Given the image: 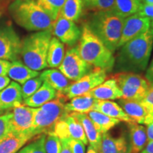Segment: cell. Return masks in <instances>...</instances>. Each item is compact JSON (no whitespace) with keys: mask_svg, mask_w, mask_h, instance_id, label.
<instances>
[{"mask_svg":"<svg viewBox=\"0 0 153 153\" xmlns=\"http://www.w3.org/2000/svg\"><path fill=\"white\" fill-rule=\"evenodd\" d=\"M140 153H153V141L148 142Z\"/></svg>","mask_w":153,"mask_h":153,"instance_id":"46","label":"cell"},{"mask_svg":"<svg viewBox=\"0 0 153 153\" xmlns=\"http://www.w3.org/2000/svg\"><path fill=\"white\" fill-rule=\"evenodd\" d=\"M77 47L82 59L94 68H99L106 72H111L114 70V53L91 31L86 24L82 26Z\"/></svg>","mask_w":153,"mask_h":153,"instance_id":"3","label":"cell"},{"mask_svg":"<svg viewBox=\"0 0 153 153\" xmlns=\"http://www.w3.org/2000/svg\"><path fill=\"white\" fill-rule=\"evenodd\" d=\"M65 55L64 43L56 37H52L49 44L47 63L49 68H59Z\"/></svg>","mask_w":153,"mask_h":153,"instance_id":"26","label":"cell"},{"mask_svg":"<svg viewBox=\"0 0 153 153\" xmlns=\"http://www.w3.org/2000/svg\"><path fill=\"white\" fill-rule=\"evenodd\" d=\"M84 8L94 12L114 11L115 0H83Z\"/></svg>","mask_w":153,"mask_h":153,"instance_id":"32","label":"cell"},{"mask_svg":"<svg viewBox=\"0 0 153 153\" xmlns=\"http://www.w3.org/2000/svg\"><path fill=\"white\" fill-rule=\"evenodd\" d=\"M150 31L151 33H153V20L150 21Z\"/></svg>","mask_w":153,"mask_h":153,"instance_id":"50","label":"cell"},{"mask_svg":"<svg viewBox=\"0 0 153 153\" xmlns=\"http://www.w3.org/2000/svg\"><path fill=\"white\" fill-rule=\"evenodd\" d=\"M153 48V33L150 30L119 48L114 69L117 72L138 73L146 70Z\"/></svg>","mask_w":153,"mask_h":153,"instance_id":"1","label":"cell"},{"mask_svg":"<svg viewBox=\"0 0 153 153\" xmlns=\"http://www.w3.org/2000/svg\"><path fill=\"white\" fill-rule=\"evenodd\" d=\"M87 153H98V152H97V151L95 150L92 147L90 146V145H89V147H88L87 148Z\"/></svg>","mask_w":153,"mask_h":153,"instance_id":"48","label":"cell"},{"mask_svg":"<svg viewBox=\"0 0 153 153\" xmlns=\"http://www.w3.org/2000/svg\"><path fill=\"white\" fill-rule=\"evenodd\" d=\"M45 138H46V135L45 134H42V135H38L37 139L32 143L33 147L30 153H46L45 148Z\"/></svg>","mask_w":153,"mask_h":153,"instance_id":"36","label":"cell"},{"mask_svg":"<svg viewBox=\"0 0 153 153\" xmlns=\"http://www.w3.org/2000/svg\"><path fill=\"white\" fill-rule=\"evenodd\" d=\"M10 78L7 76H0V91L4 89L10 83Z\"/></svg>","mask_w":153,"mask_h":153,"instance_id":"43","label":"cell"},{"mask_svg":"<svg viewBox=\"0 0 153 153\" xmlns=\"http://www.w3.org/2000/svg\"><path fill=\"white\" fill-rule=\"evenodd\" d=\"M28 140L27 137L10 133L0 142V153H16Z\"/></svg>","mask_w":153,"mask_h":153,"instance_id":"28","label":"cell"},{"mask_svg":"<svg viewBox=\"0 0 153 153\" xmlns=\"http://www.w3.org/2000/svg\"><path fill=\"white\" fill-rule=\"evenodd\" d=\"M61 151L60 153H72L65 140H60Z\"/></svg>","mask_w":153,"mask_h":153,"instance_id":"44","label":"cell"},{"mask_svg":"<svg viewBox=\"0 0 153 153\" xmlns=\"http://www.w3.org/2000/svg\"><path fill=\"white\" fill-rule=\"evenodd\" d=\"M11 1L12 0H0V11L4 12L8 9L9 4L11 3Z\"/></svg>","mask_w":153,"mask_h":153,"instance_id":"45","label":"cell"},{"mask_svg":"<svg viewBox=\"0 0 153 153\" xmlns=\"http://www.w3.org/2000/svg\"><path fill=\"white\" fill-rule=\"evenodd\" d=\"M52 34L68 47L77 45L82 35V29L72 21L58 15L52 26Z\"/></svg>","mask_w":153,"mask_h":153,"instance_id":"13","label":"cell"},{"mask_svg":"<svg viewBox=\"0 0 153 153\" xmlns=\"http://www.w3.org/2000/svg\"><path fill=\"white\" fill-rule=\"evenodd\" d=\"M66 101L62 94L57 93L53 100L36 108L31 132L33 138L42 134L53 133L55 123L68 113L65 109Z\"/></svg>","mask_w":153,"mask_h":153,"instance_id":"6","label":"cell"},{"mask_svg":"<svg viewBox=\"0 0 153 153\" xmlns=\"http://www.w3.org/2000/svg\"><path fill=\"white\" fill-rule=\"evenodd\" d=\"M129 128V152L140 153L148 143L146 128L135 122L128 123Z\"/></svg>","mask_w":153,"mask_h":153,"instance_id":"19","label":"cell"},{"mask_svg":"<svg viewBox=\"0 0 153 153\" xmlns=\"http://www.w3.org/2000/svg\"><path fill=\"white\" fill-rule=\"evenodd\" d=\"M84 9L83 0H66L59 14L68 20L77 22L82 16Z\"/></svg>","mask_w":153,"mask_h":153,"instance_id":"29","label":"cell"},{"mask_svg":"<svg viewBox=\"0 0 153 153\" xmlns=\"http://www.w3.org/2000/svg\"><path fill=\"white\" fill-rule=\"evenodd\" d=\"M72 153H85V146L82 141L74 139L65 140Z\"/></svg>","mask_w":153,"mask_h":153,"instance_id":"37","label":"cell"},{"mask_svg":"<svg viewBox=\"0 0 153 153\" xmlns=\"http://www.w3.org/2000/svg\"><path fill=\"white\" fill-rule=\"evenodd\" d=\"M57 91L43 82L41 87L28 98L24 99L23 104L31 108H38L56 98Z\"/></svg>","mask_w":153,"mask_h":153,"instance_id":"20","label":"cell"},{"mask_svg":"<svg viewBox=\"0 0 153 153\" xmlns=\"http://www.w3.org/2000/svg\"><path fill=\"white\" fill-rule=\"evenodd\" d=\"M23 104L22 87L16 82H10L0 91V111H10L15 107Z\"/></svg>","mask_w":153,"mask_h":153,"instance_id":"16","label":"cell"},{"mask_svg":"<svg viewBox=\"0 0 153 153\" xmlns=\"http://www.w3.org/2000/svg\"><path fill=\"white\" fill-rule=\"evenodd\" d=\"M121 91L122 99L141 101L151 87L142 74L131 72H117L111 76Z\"/></svg>","mask_w":153,"mask_h":153,"instance_id":"7","label":"cell"},{"mask_svg":"<svg viewBox=\"0 0 153 153\" xmlns=\"http://www.w3.org/2000/svg\"><path fill=\"white\" fill-rule=\"evenodd\" d=\"M150 24V19L137 13L124 19L118 49L128 41L149 30Z\"/></svg>","mask_w":153,"mask_h":153,"instance_id":"14","label":"cell"},{"mask_svg":"<svg viewBox=\"0 0 153 153\" xmlns=\"http://www.w3.org/2000/svg\"><path fill=\"white\" fill-rule=\"evenodd\" d=\"M32 147H33V144L30 143L29 145H26V147H24V148H22V150H20V151H19L17 153H30L32 150Z\"/></svg>","mask_w":153,"mask_h":153,"instance_id":"47","label":"cell"},{"mask_svg":"<svg viewBox=\"0 0 153 153\" xmlns=\"http://www.w3.org/2000/svg\"><path fill=\"white\" fill-rule=\"evenodd\" d=\"M65 1L66 0H36L38 4L53 22L56 20Z\"/></svg>","mask_w":153,"mask_h":153,"instance_id":"31","label":"cell"},{"mask_svg":"<svg viewBox=\"0 0 153 153\" xmlns=\"http://www.w3.org/2000/svg\"><path fill=\"white\" fill-rule=\"evenodd\" d=\"M98 153H128L129 143L125 136L112 137L108 133L101 135Z\"/></svg>","mask_w":153,"mask_h":153,"instance_id":"18","label":"cell"},{"mask_svg":"<svg viewBox=\"0 0 153 153\" xmlns=\"http://www.w3.org/2000/svg\"><path fill=\"white\" fill-rule=\"evenodd\" d=\"M43 82H46L57 91L62 93L72 82L68 79L59 70L49 69L45 70L39 74Z\"/></svg>","mask_w":153,"mask_h":153,"instance_id":"25","label":"cell"},{"mask_svg":"<svg viewBox=\"0 0 153 153\" xmlns=\"http://www.w3.org/2000/svg\"><path fill=\"white\" fill-rule=\"evenodd\" d=\"M124 19L114 11H99L91 15L85 24L94 35L114 53L118 49Z\"/></svg>","mask_w":153,"mask_h":153,"instance_id":"4","label":"cell"},{"mask_svg":"<svg viewBox=\"0 0 153 153\" xmlns=\"http://www.w3.org/2000/svg\"><path fill=\"white\" fill-rule=\"evenodd\" d=\"M107 78V72L99 68H94L92 71L86 74L81 79L72 82L70 86L62 91L67 101L89 92L94 88L103 83Z\"/></svg>","mask_w":153,"mask_h":153,"instance_id":"9","label":"cell"},{"mask_svg":"<svg viewBox=\"0 0 153 153\" xmlns=\"http://www.w3.org/2000/svg\"><path fill=\"white\" fill-rule=\"evenodd\" d=\"M118 104L135 123L147 126L153 120V111L140 101L121 98L118 99Z\"/></svg>","mask_w":153,"mask_h":153,"instance_id":"15","label":"cell"},{"mask_svg":"<svg viewBox=\"0 0 153 153\" xmlns=\"http://www.w3.org/2000/svg\"><path fill=\"white\" fill-rule=\"evenodd\" d=\"M11 65L10 61L0 59V76H7L9 67Z\"/></svg>","mask_w":153,"mask_h":153,"instance_id":"40","label":"cell"},{"mask_svg":"<svg viewBox=\"0 0 153 153\" xmlns=\"http://www.w3.org/2000/svg\"><path fill=\"white\" fill-rule=\"evenodd\" d=\"M143 3L148 4H153V0H143Z\"/></svg>","mask_w":153,"mask_h":153,"instance_id":"49","label":"cell"},{"mask_svg":"<svg viewBox=\"0 0 153 153\" xmlns=\"http://www.w3.org/2000/svg\"><path fill=\"white\" fill-rule=\"evenodd\" d=\"M52 36V30L47 29L28 35L22 41L20 55L28 68L37 72L48 68L47 55Z\"/></svg>","mask_w":153,"mask_h":153,"instance_id":"5","label":"cell"},{"mask_svg":"<svg viewBox=\"0 0 153 153\" xmlns=\"http://www.w3.org/2000/svg\"><path fill=\"white\" fill-rule=\"evenodd\" d=\"M94 111L102 113L111 118L118 120L119 121L126 122L127 123L134 122L126 114L118 103L111 100H99Z\"/></svg>","mask_w":153,"mask_h":153,"instance_id":"23","label":"cell"},{"mask_svg":"<svg viewBox=\"0 0 153 153\" xmlns=\"http://www.w3.org/2000/svg\"><path fill=\"white\" fill-rule=\"evenodd\" d=\"M59 70L72 82L81 79L94 70V67L80 56L77 45L68 48Z\"/></svg>","mask_w":153,"mask_h":153,"instance_id":"8","label":"cell"},{"mask_svg":"<svg viewBox=\"0 0 153 153\" xmlns=\"http://www.w3.org/2000/svg\"><path fill=\"white\" fill-rule=\"evenodd\" d=\"M145 77L148 80L150 87H153V59L151 61V63L150 65H149L148 68L147 69Z\"/></svg>","mask_w":153,"mask_h":153,"instance_id":"41","label":"cell"},{"mask_svg":"<svg viewBox=\"0 0 153 153\" xmlns=\"http://www.w3.org/2000/svg\"><path fill=\"white\" fill-rule=\"evenodd\" d=\"M7 74L9 77L14 82L24 85L28 79L39 76L40 73L28 68L24 62L18 59L12 61L11 63Z\"/></svg>","mask_w":153,"mask_h":153,"instance_id":"24","label":"cell"},{"mask_svg":"<svg viewBox=\"0 0 153 153\" xmlns=\"http://www.w3.org/2000/svg\"><path fill=\"white\" fill-rule=\"evenodd\" d=\"M137 14L141 15L142 16L146 17L150 21L153 20V4L142 3Z\"/></svg>","mask_w":153,"mask_h":153,"instance_id":"38","label":"cell"},{"mask_svg":"<svg viewBox=\"0 0 153 153\" xmlns=\"http://www.w3.org/2000/svg\"><path fill=\"white\" fill-rule=\"evenodd\" d=\"M53 133L60 140H78L85 145H88L87 138L81 123L69 113H66L55 123Z\"/></svg>","mask_w":153,"mask_h":153,"instance_id":"12","label":"cell"},{"mask_svg":"<svg viewBox=\"0 0 153 153\" xmlns=\"http://www.w3.org/2000/svg\"><path fill=\"white\" fill-rule=\"evenodd\" d=\"M22 50V41L11 25L0 26V59L18 60Z\"/></svg>","mask_w":153,"mask_h":153,"instance_id":"10","label":"cell"},{"mask_svg":"<svg viewBox=\"0 0 153 153\" xmlns=\"http://www.w3.org/2000/svg\"><path fill=\"white\" fill-rule=\"evenodd\" d=\"M8 9L14 22L28 31L51 29L54 23L35 0H14Z\"/></svg>","mask_w":153,"mask_h":153,"instance_id":"2","label":"cell"},{"mask_svg":"<svg viewBox=\"0 0 153 153\" xmlns=\"http://www.w3.org/2000/svg\"><path fill=\"white\" fill-rule=\"evenodd\" d=\"M2 113H4V112H2V111H0V114H2Z\"/></svg>","mask_w":153,"mask_h":153,"instance_id":"53","label":"cell"},{"mask_svg":"<svg viewBox=\"0 0 153 153\" xmlns=\"http://www.w3.org/2000/svg\"><path fill=\"white\" fill-rule=\"evenodd\" d=\"M140 101L149 109L153 111V87L150 88L148 93Z\"/></svg>","mask_w":153,"mask_h":153,"instance_id":"39","label":"cell"},{"mask_svg":"<svg viewBox=\"0 0 153 153\" xmlns=\"http://www.w3.org/2000/svg\"><path fill=\"white\" fill-rule=\"evenodd\" d=\"M4 12H3V11H0V17H1V16H2V15H3V14H4Z\"/></svg>","mask_w":153,"mask_h":153,"instance_id":"51","label":"cell"},{"mask_svg":"<svg viewBox=\"0 0 153 153\" xmlns=\"http://www.w3.org/2000/svg\"><path fill=\"white\" fill-rule=\"evenodd\" d=\"M87 93L98 100H116L123 97L117 82L112 77L105 80L103 83Z\"/></svg>","mask_w":153,"mask_h":153,"instance_id":"17","label":"cell"},{"mask_svg":"<svg viewBox=\"0 0 153 153\" xmlns=\"http://www.w3.org/2000/svg\"><path fill=\"white\" fill-rule=\"evenodd\" d=\"M43 82V80L39 76L28 79L25 82L22 87L23 99H26L33 95L41 87Z\"/></svg>","mask_w":153,"mask_h":153,"instance_id":"33","label":"cell"},{"mask_svg":"<svg viewBox=\"0 0 153 153\" xmlns=\"http://www.w3.org/2000/svg\"><path fill=\"white\" fill-rule=\"evenodd\" d=\"M70 114L76 118L81 123L89 145L95 150L98 151L101 140V134L96 129L94 125L87 114L79 113H70Z\"/></svg>","mask_w":153,"mask_h":153,"instance_id":"22","label":"cell"},{"mask_svg":"<svg viewBox=\"0 0 153 153\" xmlns=\"http://www.w3.org/2000/svg\"><path fill=\"white\" fill-rule=\"evenodd\" d=\"M35 111L36 108H31L24 104L13 108L10 120L11 133L24 135L30 140L33 139L31 132Z\"/></svg>","mask_w":153,"mask_h":153,"instance_id":"11","label":"cell"},{"mask_svg":"<svg viewBox=\"0 0 153 153\" xmlns=\"http://www.w3.org/2000/svg\"><path fill=\"white\" fill-rule=\"evenodd\" d=\"M141 4L136 0H115L114 11L125 19L138 12Z\"/></svg>","mask_w":153,"mask_h":153,"instance_id":"30","label":"cell"},{"mask_svg":"<svg viewBox=\"0 0 153 153\" xmlns=\"http://www.w3.org/2000/svg\"><path fill=\"white\" fill-rule=\"evenodd\" d=\"M136 1H138V2H140V3H143V0H136Z\"/></svg>","mask_w":153,"mask_h":153,"instance_id":"52","label":"cell"},{"mask_svg":"<svg viewBox=\"0 0 153 153\" xmlns=\"http://www.w3.org/2000/svg\"><path fill=\"white\" fill-rule=\"evenodd\" d=\"M87 114L92 121L96 129L101 135L108 133L114 126L120 123L118 120L111 118L97 111H91Z\"/></svg>","mask_w":153,"mask_h":153,"instance_id":"27","label":"cell"},{"mask_svg":"<svg viewBox=\"0 0 153 153\" xmlns=\"http://www.w3.org/2000/svg\"><path fill=\"white\" fill-rule=\"evenodd\" d=\"M45 148L46 153H60V140L53 133L47 134L46 138H45Z\"/></svg>","mask_w":153,"mask_h":153,"instance_id":"34","label":"cell"},{"mask_svg":"<svg viewBox=\"0 0 153 153\" xmlns=\"http://www.w3.org/2000/svg\"><path fill=\"white\" fill-rule=\"evenodd\" d=\"M11 111H7L6 114L0 116V142L11 133Z\"/></svg>","mask_w":153,"mask_h":153,"instance_id":"35","label":"cell"},{"mask_svg":"<svg viewBox=\"0 0 153 153\" xmlns=\"http://www.w3.org/2000/svg\"><path fill=\"white\" fill-rule=\"evenodd\" d=\"M98 99L94 98L88 93L78 96L70 99V101L65 104V109L69 114L70 113H79L88 114L94 110Z\"/></svg>","mask_w":153,"mask_h":153,"instance_id":"21","label":"cell"},{"mask_svg":"<svg viewBox=\"0 0 153 153\" xmlns=\"http://www.w3.org/2000/svg\"><path fill=\"white\" fill-rule=\"evenodd\" d=\"M146 133L147 137H148V143L153 141V120L147 125Z\"/></svg>","mask_w":153,"mask_h":153,"instance_id":"42","label":"cell"}]
</instances>
